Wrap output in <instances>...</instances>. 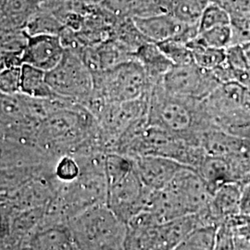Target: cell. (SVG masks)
I'll return each instance as SVG.
<instances>
[{"label": "cell", "instance_id": "obj_32", "mask_svg": "<svg viewBox=\"0 0 250 250\" xmlns=\"http://www.w3.org/2000/svg\"><path fill=\"white\" fill-rule=\"evenodd\" d=\"M210 2H213V3H216V4H218V5H220V6H223L224 3H226L227 1H229V0H209Z\"/></svg>", "mask_w": 250, "mask_h": 250}, {"label": "cell", "instance_id": "obj_9", "mask_svg": "<svg viewBox=\"0 0 250 250\" xmlns=\"http://www.w3.org/2000/svg\"><path fill=\"white\" fill-rule=\"evenodd\" d=\"M26 42L21 53L22 64H29L44 72L52 70L65 52L60 35L25 33Z\"/></svg>", "mask_w": 250, "mask_h": 250}, {"label": "cell", "instance_id": "obj_24", "mask_svg": "<svg viewBox=\"0 0 250 250\" xmlns=\"http://www.w3.org/2000/svg\"><path fill=\"white\" fill-rule=\"evenodd\" d=\"M21 66H13L0 71V92L5 95L21 93Z\"/></svg>", "mask_w": 250, "mask_h": 250}, {"label": "cell", "instance_id": "obj_21", "mask_svg": "<svg viewBox=\"0 0 250 250\" xmlns=\"http://www.w3.org/2000/svg\"><path fill=\"white\" fill-rule=\"evenodd\" d=\"M157 44L173 65L194 62L192 52L187 42L172 38Z\"/></svg>", "mask_w": 250, "mask_h": 250}, {"label": "cell", "instance_id": "obj_25", "mask_svg": "<svg viewBox=\"0 0 250 250\" xmlns=\"http://www.w3.org/2000/svg\"><path fill=\"white\" fill-rule=\"evenodd\" d=\"M14 207L7 200L0 199V249H4L5 242L9 238Z\"/></svg>", "mask_w": 250, "mask_h": 250}, {"label": "cell", "instance_id": "obj_20", "mask_svg": "<svg viewBox=\"0 0 250 250\" xmlns=\"http://www.w3.org/2000/svg\"><path fill=\"white\" fill-rule=\"evenodd\" d=\"M197 38L208 46L226 49L232 45V28L230 24L213 27L199 32Z\"/></svg>", "mask_w": 250, "mask_h": 250}, {"label": "cell", "instance_id": "obj_1", "mask_svg": "<svg viewBox=\"0 0 250 250\" xmlns=\"http://www.w3.org/2000/svg\"><path fill=\"white\" fill-rule=\"evenodd\" d=\"M147 99L149 125L185 135L197 142L198 134L213 125L202 100L172 96L162 87L161 82L150 86Z\"/></svg>", "mask_w": 250, "mask_h": 250}, {"label": "cell", "instance_id": "obj_2", "mask_svg": "<svg viewBox=\"0 0 250 250\" xmlns=\"http://www.w3.org/2000/svg\"><path fill=\"white\" fill-rule=\"evenodd\" d=\"M68 225L77 250H125L127 224L106 203L84 208Z\"/></svg>", "mask_w": 250, "mask_h": 250}, {"label": "cell", "instance_id": "obj_15", "mask_svg": "<svg viewBox=\"0 0 250 250\" xmlns=\"http://www.w3.org/2000/svg\"><path fill=\"white\" fill-rule=\"evenodd\" d=\"M21 93L34 99H52L57 97L47 83L45 72L25 63L21 65Z\"/></svg>", "mask_w": 250, "mask_h": 250}, {"label": "cell", "instance_id": "obj_18", "mask_svg": "<svg viewBox=\"0 0 250 250\" xmlns=\"http://www.w3.org/2000/svg\"><path fill=\"white\" fill-rule=\"evenodd\" d=\"M218 226L213 224L202 225L193 230L181 242L176 250H215Z\"/></svg>", "mask_w": 250, "mask_h": 250}, {"label": "cell", "instance_id": "obj_14", "mask_svg": "<svg viewBox=\"0 0 250 250\" xmlns=\"http://www.w3.org/2000/svg\"><path fill=\"white\" fill-rule=\"evenodd\" d=\"M134 58L142 65L151 85L161 82L173 66L158 44L149 41L138 47Z\"/></svg>", "mask_w": 250, "mask_h": 250}, {"label": "cell", "instance_id": "obj_13", "mask_svg": "<svg viewBox=\"0 0 250 250\" xmlns=\"http://www.w3.org/2000/svg\"><path fill=\"white\" fill-rule=\"evenodd\" d=\"M21 249L29 250H77L68 224L40 222Z\"/></svg>", "mask_w": 250, "mask_h": 250}, {"label": "cell", "instance_id": "obj_31", "mask_svg": "<svg viewBox=\"0 0 250 250\" xmlns=\"http://www.w3.org/2000/svg\"><path fill=\"white\" fill-rule=\"evenodd\" d=\"M243 46V49H244V53L246 56V59H247V63H248V67L250 70V43H247V44H244L242 45Z\"/></svg>", "mask_w": 250, "mask_h": 250}, {"label": "cell", "instance_id": "obj_6", "mask_svg": "<svg viewBox=\"0 0 250 250\" xmlns=\"http://www.w3.org/2000/svg\"><path fill=\"white\" fill-rule=\"evenodd\" d=\"M151 191L133 170L122 181L107 188L106 204L127 224L145 209Z\"/></svg>", "mask_w": 250, "mask_h": 250}, {"label": "cell", "instance_id": "obj_12", "mask_svg": "<svg viewBox=\"0 0 250 250\" xmlns=\"http://www.w3.org/2000/svg\"><path fill=\"white\" fill-rule=\"evenodd\" d=\"M243 187L244 184L231 182L215 190L207 208V212L212 224L219 226L240 213Z\"/></svg>", "mask_w": 250, "mask_h": 250}, {"label": "cell", "instance_id": "obj_23", "mask_svg": "<svg viewBox=\"0 0 250 250\" xmlns=\"http://www.w3.org/2000/svg\"><path fill=\"white\" fill-rule=\"evenodd\" d=\"M230 17L220 5L210 2L207 5L198 21V33L213 27L230 24Z\"/></svg>", "mask_w": 250, "mask_h": 250}, {"label": "cell", "instance_id": "obj_8", "mask_svg": "<svg viewBox=\"0 0 250 250\" xmlns=\"http://www.w3.org/2000/svg\"><path fill=\"white\" fill-rule=\"evenodd\" d=\"M185 206L188 214L198 213L208 208L212 193L197 170L184 166L167 186Z\"/></svg>", "mask_w": 250, "mask_h": 250}, {"label": "cell", "instance_id": "obj_19", "mask_svg": "<svg viewBox=\"0 0 250 250\" xmlns=\"http://www.w3.org/2000/svg\"><path fill=\"white\" fill-rule=\"evenodd\" d=\"M134 170L133 161L116 152H107L105 159V175L107 188L125 178Z\"/></svg>", "mask_w": 250, "mask_h": 250}, {"label": "cell", "instance_id": "obj_16", "mask_svg": "<svg viewBox=\"0 0 250 250\" xmlns=\"http://www.w3.org/2000/svg\"><path fill=\"white\" fill-rule=\"evenodd\" d=\"M209 0H167L168 14L188 24H198Z\"/></svg>", "mask_w": 250, "mask_h": 250}, {"label": "cell", "instance_id": "obj_11", "mask_svg": "<svg viewBox=\"0 0 250 250\" xmlns=\"http://www.w3.org/2000/svg\"><path fill=\"white\" fill-rule=\"evenodd\" d=\"M196 170L213 194L224 184L238 182L246 185L249 179L230 159L206 155Z\"/></svg>", "mask_w": 250, "mask_h": 250}, {"label": "cell", "instance_id": "obj_26", "mask_svg": "<svg viewBox=\"0 0 250 250\" xmlns=\"http://www.w3.org/2000/svg\"><path fill=\"white\" fill-rule=\"evenodd\" d=\"M222 7L228 13L230 21L250 18V0H229Z\"/></svg>", "mask_w": 250, "mask_h": 250}, {"label": "cell", "instance_id": "obj_7", "mask_svg": "<svg viewBox=\"0 0 250 250\" xmlns=\"http://www.w3.org/2000/svg\"><path fill=\"white\" fill-rule=\"evenodd\" d=\"M132 19L139 32L149 42L160 43L175 38L188 43L198 35V24L182 22L168 13Z\"/></svg>", "mask_w": 250, "mask_h": 250}, {"label": "cell", "instance_id": "obj_5", "mask_svg": "<svg viewBox=\"0 0 250 250\" xmlns=\"http://www.w3.org/2000/svg\"><path fill=\"white\" fill-rule=\"evenodd\" d=\"M161 83L170 95L196 100L205 99L221 84L212 71L203 69L195 62L173 65Z\"/></svg>", "mask_w": 250, "mask_h": 250}, {"label": "cell", "instance_id": "obj_29", "mask_svg": "<svg viewBox=\"0 0 250 250\" xmlns=\"http://www.w3.org/2000/svg\"><path fill=\"white\" fill-rule=\"evenodd\" d=\"M233 250H250V223L233 226Z\"/></svg>", "mask_w": 250, "mask_h": 250}, {"label": "cell", "instance_id": "obj_17", "mask_svg": "<svg viewBox=\"0 0 250 250\" xmlns=\"http://www.w3.org/2000/svg\"><path fill=\"white\" fill-rule=\"evenodd\" d=\"M194 62L199 67L212 71L221 66L226 59V49L215 48L202 44L197 36L188 43Z\"/></svg>", "mask_w": 250, "mask_h": 250}, {"label": "cell", "instance_id": "obj_4", "mask_svg": "<svg viewBox=\"0 0 250 250\" xmlns=\"http://www.w3.org/2000/svg\"><path fill=\"white\" fill-rule=\"evenodd\" d=\"M47 83L57 97L83 104L94 89V77L80 56L65 49L62 59L45 72Z\"/></svg>", "mask_w": 250, "mask_h": 250}, {"label": "cell", "instance_id": "obj_10", "mask_svg": "<svg viewBox=\"0 0 250 250\" xmlns=\"http://www.w3.org/2000/svg\"><path fill=\"white\" fill-rule=\"evenodd\" d=\"M131 160L144 186L154 191L166 188L185 166L174 160L156 155L138 156Z\"/></svg>", "mask_w": 250, "mask_h": 250}, {"label": "cell", "instance_id": "obj_30", "mask_svg": "<svg viewBox=\"0 0 250 250\" xmlns=\"http://www.w3.org/2000/svg\"><path fill=\"white\" fill-rule=\"evenodd\" d=\"M239 214L250 215V182L243 187Z\"/></svg>", "mask_w": 250, "mask_h": 250}, {"label": "cell", "instance_id": "obj_28", "mask_svg": "<svg viewBox=\"0 0 250 250\" xmlns=\"http://www.w3.org/2000/svg\"><path fill=\"white\" fill-rule=\"evenodd\" d=\"M215 250H233V226L227 223L218 226Z\"/></svg>", "mask_w": 250, "mask_h": 250}, {"label": "cell", "instance_id": "obj_22", "mask_svg": "<svg viewBox=\"0 0 250 250\" xmlns=\"http://www.w3.org/2000/svg\"><path fill=\"white\" fill-rule=\"evenodd\" d=\"M54 176L62 184L72 183L81 174V167L77 160L72 155H63L54 165Z\"/></svg>", "mask_w": 250, "mask_h": 250}, {"label": "cell", "instance_id": "obj_3", "mask_svg": "<svg viewBox=\"0 0 250 250\" xmlns=\"http://www.w3.org/2000/svg\"><path fill=\"white\" fill-rule=\"evenodd\" d=\"M93 94L107 103H120L148 95L150 83L142 65L135 59L113 68L93 73Z\"/></svg>", "mask_w": 250, "mask_h": 250}, {"label": "cell", "instance_id": "obj_27", "mask_svg": "<svg viewBox=\"0 0 250 250\" xmlns=\"http://www.w3.org/2000/svg\"><path fill=\"white\" fill-rule=\"evenodd\" d=\"M230 25L232 28V45L250 43V18L231 21Z\"/></svg>", "mask_w": 250, "mask_h": 250}]
</instances>
